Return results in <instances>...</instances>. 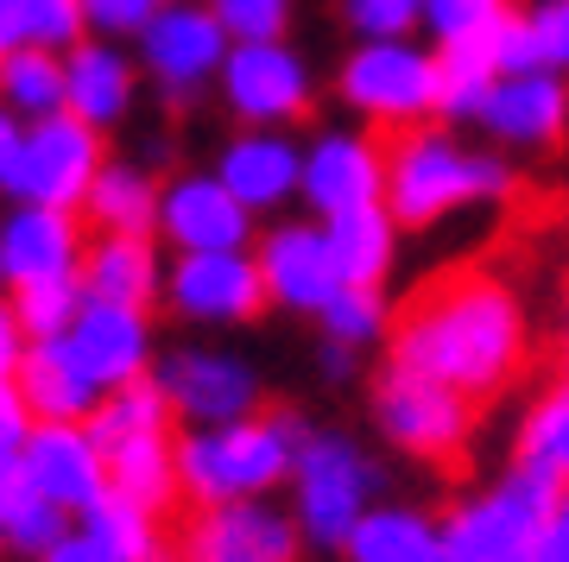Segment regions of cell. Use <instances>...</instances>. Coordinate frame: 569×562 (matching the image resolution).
<instances>
[{
	"instance_id": "53",
	"label": "cell",
	"mask_w": 569,
	"mask_h": 562,
	"mask_svg": "<svg viewBox=\"0 0 569 562\" xmlns=\"http://www.w3.org/2000/svg\"><path fill=\"white\" fill-rule=\"evenodd\" d=\"M159 7H164V0H159Z\"/></svg>"
},
{
	"instance_id": "46",
	"label": "cell",
	"mask_w": 569,
	"mask_h": 562,
	"mask_svg": "<svg viewBox=\"0 0 569 562\" xmlns=\"http://www.w3.org/2000/svg\"><path fill=\"white\" fill-rule=\"evenodd\" d=\"M44 562H121V556H114V550H108V543L96 538V531H82V538H63Z\"/></svg>"
},
{
	"instance_id": "8",
	"label": "cell",
	"mask_w": 569,
	"mask_h": 562,
	"mask_svg": "<svg viewBox=\"0 0 569 562\" xmlns=\"http://www.w3.org/2000/svg\"><path fill=\"white\" fill-rule=\"evenodd\" d=\"M102 171V145H96V127L58 108V114H39V127L20 140V159L7 171V190L20 202H51V209H70V202L89 197V183Z\"/></svg>"
},
{
	"instance_id": "4",
	"label": "cell",
	"mask_w": 569,
	"mask_h": 562,
	"mask_svg": "<svg viewBox=\"0 0 569 562\" xmlns=\"http://www.w3.org/2000/svg\"><path fill=\"white\" fill-rule=\"evenodd\" d=\"M569 481L545 462H512V474L493 486L488 500L462 505L443 524V550L437 562H531L538 538H545L550 512L563 505Z\"/></svg>"
},
{
	"instance_id": "25",
	"label": "cell",
	"mask_w": 569,
	"mask_h": 562,
	"mask_svg": "<svg viewBox=\"0 0 569 562\" xmlns=\"http://www.w3.org/2000/svg\"><path fill=\"white\" fill-rule=\"evenodd\" d=\"M437 550H443V524H430L411 505H367L342 543L348 562H437Z\"/></svg>"
},
{
	"instance_id": "27",
	"label": "cell",
	"mask_w": 569,
	"mask_h": 562,
	"mask_svg": "<svg viewBox=\"0 0 569 562\" xmlns=\"http://www.w3.org/2000/svg\"><path fill=\"white\" fill-rule=\"evenodd\" d=\"M171 418H178V404H171V392H164V380H146V373H133L127 385H114L96 411H89V442L96 449H121L127 436H146V430H171Z\"/></svg>"
},
{
	"instance_id": "26",
	"label": "cell",
	"mask_w": 569,
	"mask_h": 562,
	"mask_svg": "<svg viewBox=\"0 0 569 562\" xmlns=\"http://www.w3.org/2000/svg\"><path fill=\"white\" fill-rule=\"evenodd\" d=\"M392 228L399 215L380 209V202H361V209H342V215H323L329 253H336V272L342 284H380L392 265Z\"/></svg>"
},
{
	"instance_id": "18",
	"label": "cell",
	"mask_w": 569,
	"mask_h": 562,
	"mask_svg": "<svg viewBox=\"0 0 569 562\" xmlns=\"http://www.w3.org/2000/svg\"><path fill=\"white\" fill-rule=\"evenodd\" d=\"M260 272H266V291L291 303V310H323L342 291V272H336L323 228H272L260 247Z\"/></svg>"
},
{
	"instance_id": "21",
	"label": "cell",
	"mask_w": 569,
	"mask_h": 562,
	"mask_svg": "<svg viewBox=\"0 0 569 562\" xmlns=\"http://www.w3.org/2000/svg\"><path fill=\"white\" fill-rule=\"evenodd\" d=\"M13 385H20V399L32 418L44 423H89V411L102 404V385L82 380V367L70 361V348L63 342H32L13 367Z\"/></svg>"
},
{
	"instance_id": "9",
	"label": "cell",
	"mask_w": 569,
	"mask_h": 562,
	"mask_svg": "<svg viewBox=\"0 0 569 562\" xmlns=\"http://www.w3.org/2000/svg\"><path fill=\"white\" fill-rule=\"evenodd\" d=\"M178 550L183 562H298V524L260 500L197 505Z\"/></svg>"
},
{
	"instance_id": "30",
	"label": "cell",
	"mask_w": 569,
	"mask_h": 562,
	"mask_svg": "<svg viewBox=\"0 0 569 562\" xmlns=\"http://www.w3.org/2000/svg\"><path fill=\"white\" fill-rule=\"evenodd\" d=\"M443 96H437V114L449 121H481L493 82H500V63H493V44L488 39H462V44H443Z\"/></svg>"
},
{
	"instance_id": "5",
	"label": "cell",
	"mask_w": 569,
	"mask_h": 562,
	"mask_svg": "<svg viewBox=\"0 0 569 562\" xmlns=\"http://www.w3.org/2000/svg\"><path fill=\"white\" fill-rule=\"evenodd\" d=\"M373 418H380V430L406 455L443 462V468L462 462L468 436H475V399L443 380H430V373H418V367H399V361H387V373L373 385Z\"/></svg>"
},
{
	"instance_id": "33",
	"label": "cell",
	"mask_w": 569,
	"mask_h": 562,
	"mask_svg": "<svg viewBox=\"0 0 569 562\" xmlns=\"http://www.w3.org/2000/svg\"><path fill=\"white\" fill-rule=\"evenodd\" d=\"M82 519H89V531H96L121 562H152L159 556V519H152L146 505H133L127 493H114V486H108Z\"/></svg>"
},
{
	"instance_id": "49",
	"label": "cell",
	"mask_w": 569,
	"mask_h": 562,
	"mask_svg": "<svg viewBox=\"0 0 569 562\" xmlns=\"http://www.w3.org/2000/svg\"><path fill=\"white\" fill-rule=\"evenodd\" d=\"M20 127H13V114H7V108H0V183H7V171H13V159H20Z\"/></svg>"
},
{
	"instance_id": "24",
	"label": "cell",
	"mask_w": 569,
	"mask_h": 562,
	"mask_svg": "<svg viewBox=\"0 0 569 562\" xmlns=\"http://www.w3.org/2000/svg\"><path fill=\"white\" fill-rule=\"evenodd\" d=\"M82 291L102 303H127L146 310L159 291V260L146 234H96V247L82 253Z\"/></svg>"
},
{
	"instance_id": "3",
	"label": "cell",
	"mask_w": 569,
	"mask_h": 562,
	"mask_svg": "<svg viewBox=\"0 0 569 562\" xmlns=\"http://www.w3.org/2000/svg\"><path fill=\"white\" fill-rule=\"evenodd\" d=\"M512 190V171L488 152H468L437 127H399L387 145V209L399 228H430L468 202H493Z\"/></svg>"
},
{
	"instance_id": "37",
	"label": "cell",
	"mask_w": 569,
	"mask_h": 562,
	"mask_svg": "<svg viewBox=\"0 0 569 562\" xmlns=\"http://www.w3.org/2000/svg\"><path fill=\"white\" fill-rule=\"evenodd\" d=\"M500 20H507V0H425V26L443 44L488 39Z\"/></svg>"
},
{
	"instance_id": "40",
	"label": "cell",
	"mask_w": 569,
	"mask_h": 562,
	"mask_svg": "<svg viewBox=\"0 0 569 562\" xmlns=\"http://www.w3.org/2000/svg\"><path fill=\"white\" fill-rule=\"evenodd\" d=\"M284 13H291V0H216V20L228 26V39H241V44L279 39Z\"/></svg>"
},
{
	"instance_id": "28",
	"label": "cell",
	"mask_w": 569,
	"mask_h": 562,
	"mask_svg": "<svg viewBox=\"0 0 569 562\" xmlns=\"http://www.w3.org/2000/svg\"><path fill=\"white\" fill-rule=\"evenodd\" d=\"M63 70H70V82H63V108H70V114H82L89 127L121 121L127 96H133V70H127L108 44H77Z\"/></svg>"
},
{
	"instance_id": "2",
	"label": "cell",
	"mask_w": 569,
	"mask_h": 562,
	"mask_svg": "<svg viewBox=\"0 0 569 562\" xmlns=\"http://www.w3.org/2000/svg\"><path fill=\"white\" fill-rule=\"evenodd\" d=\"M298 449H305V423L291 411H253V418L234 423H209V430L178 442L183 493L197 505L253 500L298 468Z\"/></svg>"
},
{
	"instance_id": "36",
	"label": "cell",
	"mask_w": 569,
	"mask_h": 562,
	"mask_svg": "<svg viewBox=\"0 0 569 562\" xmlns=\"http://www.w3.org/2000/svg\"><path fill=\"white\" fill-rule=\"evenodd\" d=\"M519 455L557 468V474L569 481V380L550 385L545 399H538V411H531L526 430H519Z\"/></svg>"
},
{
	"instance_id": "11",
	"label": "cell",
	"mask_w": 569,
	"mask_h": 562,
	"mask_svg": "<svg viewBox=\"0 0 569 562\" xmlns=\"http://www.w3.org/2000/svg\"><path fill=\"white\" fill-rule=\"evenodd\" d=\"M171 303L203 322H247L272 303V291H266L260 260H247L234 247V253H183L171 265Z\"/></svg>"
},
{
	"instance_id": "20",
	"label": "cell",
	"mask_w": 569,
	"mask_h": 562,
	"mask_svg": "<svg viewBox=\"0 0 569 562\" xmlns=\"http://www.w3.org/2000/svg\"><path fill=\"white\" fill-rule=\"evenodd\" d=\"M82 234L70 209H51V202H26L20 215L7 221L0 234V265L7 279L26 284V279H63V272H82Z\"/></svg>"
},
{
	"instance_id": "41",
	"label": "cell",
	"mask_w": 569,
	"mask_h": 562,
	"mask_svg": "<svg viewBox=\"0 0 569 562\" xmlns=\"http://www.w3.org/2000/svg\"><path fill=\"white\" fill-rule=\"evenodd\" d=\"M493 44V63H500V77H526V70H545V58H538V32H531V20H519V13H507V20L488 32Z\"/></svg>"
},
{
	"instance_id": "38",
	"label": "cell",
	"mask_w": 569,
	"mask_h": 562,
	"mask_svg": "<svg viewBox=\"0 0 569 562\" xmlns=\"http://www.w3.org/2000/svg\"><path fill=\"white\" fill-rule=\"evenodd\" d=\"M342 13L361 39H406L411 26H425V0H342Z\"/></svg>"
},
{
	"instance_id": "23",
	"label": "cell",
	"mask_w": 569,
	"mask_h": 562,
	"mask_svg": "<svg viewBox=\"0 0 569 562\" xmlns=\"http://www.w3.org/2000/svg\"><path fill=\"white\" fill-rule=\"evenodd\" d=\"M108 486L127 493L133 505H146L152 519L171 512L183 493V474H178V436L171 430H146V436H127L121 449H108Z\"/></svg>"
},
{
	"instance_id": "48",
	"label": "cell",
	"mask_w": 569,
	"mask_h": 562,
	"mask_svg": "<svg viewBox=\"0 0 569 562\" xmlns=\"http://www.w3.org/2000/svg\"><path fill=\"white\" fill-rule=\"evenodd\" d=\"M20 481H26V449H0V505L13 500Z\"/></svg>"
},
{
	"instance_id": "35",
	"label": "cell",
	"mask_w": 569,
	"mask_h": 562,
	"mask_svg": "<svg viewBox=\"0 0 569 562\" xmlns=\"http://www.w3.org/2000/svg\"><path fill=\"white\" fill-rule=\"evenodd\" d=\"M317 317H323V335L342 348H367L387 335V298H380V284H342Z\"/></svg>"
},
{
	"instance_id": "14",
	"label": "cell",
	"mask_w": 569,
	"mask_h": 562,
	"mask_svg": "<svg viewBox=\"0 0 569 562\" xmlns=\"http://www.w3.org/2000/svg\"><path fill=\"white\" fill-rule=\"evenodd\" d=\"M58 342L70 348V361L82 367V380H96L102 392H114V385H127L146 367V310L89 298L82 317L70 322V335H58Z\"/></svg>"
},
{
	"instance_id": "52",
	"label": "cell",
	"mask_w": 569,
	"mask_h": 562,
	"mask_svg": "<svg viewBox=\"0 0 569 562\" xmlns=\"http://www.w3.org/2000/svg\"><path fill=\"white\" fill-rule=\"evenodd\" d=\"M152 562H164V556H152Z\"/></svg>"
},
{
	"instance_id": "7",
	"label": "cell",
	"mask_w": 569,
	"mask_h": 562,
	"mask_svg": "<svg viewBox=\"0 0 569 562\" xmlns=\"http://www.w3.org/2000/svg\"><path fill=\"white\" fill-rule=\"evenodd\" d=\"M291 474H298V531L323 550H342L380 486V468L342 436H305Z\"/></svg>"
},
{
	"instance_id": "19",
	"label": "cell",
	"mask_w": 569,
	"mask_h": 562,
	"mask_svg": "<svg viewBox=\"0 0 569 562\" xmlns=\"http://www.w3.org/2000/svg\"><path fill=\"white\" fill-rule=\"evenodd\" d=\"M493 140L507 145H550L569 121V89L557 70H526V77H500L488 108H481Z\"/></svg>"
},
{
	"instance_id": "29",
	"label": "cell",
	"mask_w": 569,
	"mask_h": 562,
	"mask_svg": "<svg viewBox=\"0 0 569 562\" xmlns=\"http://www.w3.org/2000/svg\"><path fill=\"white\" fill-rule=\"evenodd\" d=\"M82 215L96 221V234H152L159 221V190L127 171V164H102L89 197H82Z\"/></svg>"
},
{
	"instance_id": "16",
	"label": "cell",
	"mask_w": 569,
	"mask_h": 562,
	"mask_svg": "<svg viewBox=\"0 0 569 562\" xmlns=\"http://www.w3.org/2000/svg\"><path fill=\"white\" fill-rule=\"evenodd\" d=\"M298 190H305V202L317 215H342V209H361V202L387 197V159L361 133H329V140L310 145Z\"/></svg>"
},
{
	"instance_id": "6",
	"label": "cell",
	"mask_w": 569,
	"mask_h": 562,
	"mask_svg": "<svg viewBox=\"0 0 569 562\" xmlns=\"http://www.w3.org/2000/svg\"><path fill=\"white\" fill-rule=\"evenodd\" d=\"M437 96H443V63L406 39H367L342 63V101L392 133L437 114Z\"/></svg>"
},
{
	"instance_id": "17",
	"label": "cell",
	"mask_w": 569,
	"mask_h": 562,
	"mask_svg": "<svg viewBox=\"0 0 569 562\" xmlns=\"http://www.w3.org/2000/svg\"><path fill=\"white\" fill-rule=\"evenodd\" d=\"M159 380L171 392V404L197 423H234V418H253L260 411L253 373L241 361H228V354H171Z\"/></svg>"
},
{
	"instance_id": "22",
	"label": "cell",
	"mask_w": 569,
	"mask_h": 562,
	"mask_svg": "<svg viewBox=\"0 0 569 562\" xmlns=\"http://www.w3.org/2000/svg\"><path fill=\"white\" fill-rule=\"evenodd\" d=\"M216 178H222L247 209H272V202H284L305 183V159H298V145L279 140V133H241V140L222 152V171H216Z\"/></svg>"
},
{
	"instance_id": "39",
	"label": "cell",
	"mask_w": 569,
	"mask_h": 562,
	"mask_svg": "<svg viewBox=\"0 0 569 562\" xmlns=\"http://www.w3.org/2000/svg\"><path fill=\"white\" fill-rule=\"evenodd\" d=\"M26 26V44H77L82 0H13Z\"/></svg>"
},
{
	"instance_id": "45",
	"label": "cell",
	"mask_w": 569,
	"mask_h": 562,
	"mask_svg": "<svg viewBox=\"0 0 569 562\" xmlns=\"http://www.w3.org/2000/svg\"><path fill=\"white\" fill-rule=\"evenodd\" d=\"M531 562H569V493H563V505L550 512V524H545V538H538V550H531Z\"/></svg>"
},
{
	"instance_id": "34",
	"label": "cell",
	"mask_w": 569,
	"mask_h": 562,
	"mask_svg": "<svg viewBox=\"0 0 569 562\" xmlns=\"http://www.w3.org/2000/svg\"><path fill=\"white\" fill-rule=\"evenodd\" d=\"M0 538L13 543V550H32V556H51L63 543V505L51 493H39V481L26 474L13 486V500L0 505Z\"/></svg>"
},
{
	"instance_id": "15",
	"label": "cell",
	"mask_w": 569,
	"mask_h": 562,
	"mask_svg": "<svg viewBox=\"0 0 569 562\" xmlns=\"http://www.w3.org/2000/svg\"><path fill=\"white\" fill-rule=\"evenodd\" d=\"M26 474L63 512H89L108 493V462H102V449L89 442L82 423H44V430H32L26 436Z\"/></svg>"
},
{
	"instance_id": "43",
	"label": "cell",
	"mask_w": 569,
	"mask_h": 562,
	"mask_svg": "<svg viewBox=\"0 0 569 562\" xmlns=\"http://www.w3.org/2000/svg\"><path fill=\"white\" fill-rule=\"evenodd\" d=\"M152 7L159 0H82V13L96 26H108V32H146L152 26Z\"/></svg>"
},
{
	"instance_id": "13",
	"label": "cell",
	"mask_w": 569,
	"mask_h": 562,
	"mask_svg": "<svg viewBox=\"0 0 569 562\" xmlns=\"http://www.w3.org/2000/svg\"><path fill=\"white\" fill-rule=\"evenodd\" d=\"M159 228L178 253H234L247 247V202L222 178H178L159 197Z\"/></svg>"
},
{
	"instance_id": "32",
	"label": "cell",
	"mask_w": 569,
	"mask_h": 562,
	"mask_svg": "<svg viewBox=\"0 0 569 562\" xmlns=\"http://www.w3.org/2000/svg\"><path fill=\"white\" fill-rule=\"evenodd\" d=\"M63 82H70V70L44 44H20L0 58V96H13V108H26V114H58Z\"/></svg>"
},
{
	"instance_id": "1",
	"label": "cell",
	"mask_w": 569,
	"mask_h": 562,
	"mask_svg": "<svg viewBox=\"0 0 569 562\" xmlns=\"http://www.w3.org/2000/svg\"><path fill=\"white\" fill-rule=\"evenodd\" d=\"M392 361L456 385L468 399L507 392L531 361L526 310L493 272H443L392 317Z\"/></svg>"
},
{
	"instance_id": "10",
	"label": "cell",
	"mask_w": 569,
	"mask_h": 562,
	"mask_svg": "<svg viewBox=\"0 0 569 562\" xmlns=\"http://www.w3.org/2000/svg\"><path fill=\"white\" fill-rule=\"evenodd\" d=\"M222 96H228V108H234L241 121H253V127L305 121L310 114V77L279 39L234 44L228 63H222Z\"/></svg>"
},
{
	"instance_id": "47",
	"label": "cell",
	"mask_w": 569,
	"mask_h": 562,
	"mask_svg": "<svg viewBox=\"0 0 569 562\" xmlns=\"http://www.w3.org/2000/svg\"><path fill=\"white\" fill-rule=\"evenodd\" d=\"M20 335L26 329H20V317H13V303H0V380H7V373L20 367V354H26Z\"/></svg>"
},
{
	"instance_id": "12",
	"label": "cell",
	"mask_w": 569,
	"mask_h": 562,
	"mask_svg": "<svg viewBox=\"0 0 569 562\" xmlns=\"http://www.w3.org/2000/svg\"><path fill=\"white\" fill-rule=\"evenodd\" d=\"M140 39H146V63L171 89V101H190V89L228 63V26L216 20V7L209 13L203 7H164V13H152Z\"/></svg>"
},
{
	"instance_id": "31",
	"label": "cell",
	"mask_w": 569,
	"mask_h": 562,
	"mask_svg": "<svg viewBox=\"0 0 569 562\" xmlns=\"http://www.w3.org/2000/svg\"><path fill=\"white\" fill-rule=\"evenodd\" d=\"M82 303H89V291H82V272L13 284V317H20V329L32 335V342H58V335H70V322L82 317Z\"/></svg>"
},
{
	"instance_id": "51",
	"label": "cell",
	"mask_w": 569,
	"mask_h": 562,
	"mask_svg": "<svg viewBox=\"0 0 569 562\" xmlns=\"http://www.w3.org/2000/svg\"><path fill=\"white\" fill-rule=\"evenodd\" d=\"M563 354H569V322H563Z\"/></svg>"
},
{
	"instance_id": "42",
	"label": "cell",
	"mask_w": 569,
	"mask_h": 562,
	"mask_svg": "<svg viewBox=\"0 0 569 562\" xmlns=\"http://www.w3.org/2000/svg\"><path fill=\"white\" fill-rule=\"evenodd\" d=\"M526 20H531V32H538V58H545V70L569 77V0H538Z\"/></svg>"
},
{
	"instance_id": "44",
	"label": "cell",
	"mask_w": 569,
	"mask_h": 562,
	"mask_svg": "<svg viewBox=\"0 0 569 562\" xmlns=\"http://www.w3.org/2000/svg\"><path fill=\"white\" fill-rule=\"evenodd\" d=\"M26 399H20V385L13 380H0V449H26Z\"/></svg>"
},
{
	"instance_id": "50",
	"label": "cell",
	"mask_w": 569,
	"mask_h": 562,
	"mask_svg": "<svg viewBox=\"0 0 569 562\" xmlns=\"http://www.w3.org/2000/svg\"><path fill=\"white\" fill-rule=\"evenodd\" d=\"M348 367H355V348H342V342H329V348H323V373H336V380H342Z\"/></svg>"
}]
</instances>
